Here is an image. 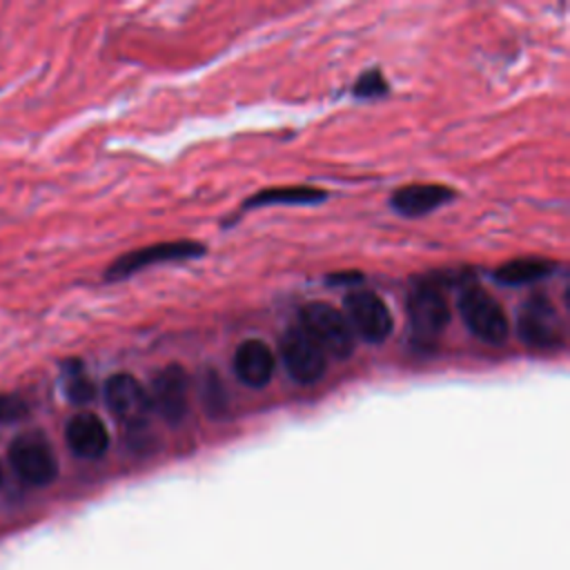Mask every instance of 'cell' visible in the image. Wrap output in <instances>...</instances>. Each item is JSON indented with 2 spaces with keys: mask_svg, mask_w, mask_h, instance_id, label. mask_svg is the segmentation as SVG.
I'll list each match as a JSON object with an SVG mask.
<instances>
[{
  "mask_svg": "<svg viewBox=\"0 0 570 570\" xmlns=\"http://www.w3.org/2000/svg\"><path fill=\"white\" fill-rule=\"evenodd\" d=\"M298 327L321 347L325 356L350 358L354 352V332L345 316L327 305L312 301L298 312Z\"/></svg>",
  "mask_w": 570,
  "mask_h": 570,
  "instance_id": "obj_1",
  "label": "cell"
},
{
  "mask_svg": "<svg viewBox=\"0 0 570 570\" xmlns=\"http://www.w3.org/2000/svg\"><path fill=\"white\" fill-rule=\"evenodd\" d=\"M459 312L468 330L483 343L499 345L508 338L510 323L503 307L481 287H468L459 296Z\"/></svg>",
  "mask_w": 570,
  "mask_h": 570,
  "instance_id": "obj_2",
  "label": "cell"
},
{
  "mask_svg": "<svg viewBox=\"0 0 570 570\" xmlns=\"http://www.w3.org/2000/svg\"><path fill=\"white\" fill-rule=\"evenodd\" d=\"M9 463L29 485H47L58 476V459L49 441L38 432L20 434L11 441Z\"/></svg>",
  "mask_w": 570,
  "mask_h": 570,
  "instance_id": "obj_3",
  "label": "cell"
},
{
  "mask_svg": "<svg viewBox=\"0 0 570 570\" xmlns=\"http://www.w3.org/2000/svg\"><path fill=\"white\" fill-rule=\"evenodd\" d=\"M278 354L287 374L296 383H316L325 374L327 356L298 325L281 334Z\"/></svg>",
  "mask_w": 570,
  "mask_h": 570,
  "instance_id": "obj_4",
  "label": "cell"
},
{
  "mask_svg": "<svg viewBox=\"0 0 570 570\" xmlns=\"http://www.w3.org/2000/svg\"><path fill=\"white\" fill-rule=\"evenodd\" d=\"M105 403L111 414L129 428H142L154 410L149 392L140 385L136 376L127 372H118L107 379Z\"/></svg>",
  "mask_w": 570,
  "mask_h": 570,
  "instance_id": "obj_5",
  "label": "cell"
},
{
  "mask_svg": "<svg viewBox=\"0 0 570 570\" xmlns=\"http://www.w3.org/2000/svg\"><path fill=\"white\" fill-rule=\"evenodd\" d=\"M345 321L354 334L367 343H381L392 332V314L374 292H352L343 301Z\"/></svg>",
  "mask_w": 570,
  "mask_h": 570,
  "instance_id": "obj_6",
  "label": "cell"
},
{
  "mask_svg": "<svg viewBox=\"0 0 570 570\" xmlns=\"http://www.w3.org/2000/svg\"><path fill=\"white\" fill-rule=\"evenodd\" d=\"M205 249L200 243H194V240H169V243H156V245H149V247H140V249H134V252H127L122 254L120 258H116L105 278L107 281H122L149 265H156V263H171V261H185V258H196L200 256Z\"/></svg>",
  "mask_w": 570,
  "mask_h": 570,
  "instance_id": "obj_7",
  "label": "cell"
},
{
  "mask_svg": "<svg viewBox=\"0 0 570 570\" xmlns=\"http://www.w3.org/2000/svg\"><path fill=\"white\" fill-rule=\"evenodd\" d=\"M412 336L434 341L450 323V307L436 285H416L407 296Z\"/></svg>",
  "mask_w": 570,
  "mask_h": 570,
  "instance_id": "obj_8",
  "label": "cell"
},
{
  "mask_svg": "<svg viewBox=\"0 0 570 570\" xmlns=\"http://www.w3.org/2000/svg\"><path fill=\"white\" fill-rule=\"evenodd\" d=\"M519 336L539 350H554L563 345V323L546 296L537 294L528 298L519 316Z\"/></svg>",
  "mask_w": 570,
  "mask_h": 570,
  "instance_id": "obj_9",
  "label": "cell"
},
{
  "mask_svg": "<svg viewBox=\"0 0 570 570\" xmlns=\"http://www.w3.org/2000/svg\"><path fill=\"white\" fill-rule=\"evenodd\" d=\"M149 399L151 407L158 410L167 423L183 421L189 407V376L185 367L171 363L154 374Z\"/></svg>",
  "mask_w": 570,
  "mask_h": 570,
  "instance_id": "obj_10",
  "label": "cell"
},
{
  "mask_svg": "<svg viewBox=\"0 0 570 570\" xmlns=\"http://www.w3.org/2000/svg\"><path fill=\"white\" fill-rule=\"evenodd\" d=\"M65 439L69 450L80 459H98L109 448V432L100 416L91 412H78L67 421Z\"/></svg>",
  "mask_w": 570,
  "mask_h": 570,
  "instance_id": "obj_11",
  "label": "cell"
},
{
  "mask_svg": "<svg viewBox=\"0 0 570 570\" xmlns=\"http://www.w3.org/2000/svg\"><path fill=\"white\" fill-rule=\"evenodd\" d=\"M276 358L267 343L258 338L243 341L234 352V374L247 387H265L272 381Z\"/></svg>",
  "mask_w": 570,
  "mask_h": 570,
  "instance_id": "obj_12",
  "label": "cell"
},
{
  "mask_svg": "<svg viewBox=\"0 0 570 570\" xmlns=\"http://www.w3.org/2000/svg\"><path fill=\"white\" fill-rule=\"evenodd\" d=\"M454 198V191L445 185H432V183H416V185H405L396 189L390 198V205L401 214V216H425L441 205L450 203Z\"/></svg>",
  "mask_w": 570,
  "mask_h": 570,
  "instance_id": "obj_13",
  "label": "cell"
},
{
  "mask_svg": "<svg viewBox=\"0 0 570 570\" xmlns=\"http://www.w3.org/2000/svg\"><path fill=\"white\" fill-rule=\"evenodd\" d=\"M554 272V263L546 261V258H514L503 263L497 272H494V281L503 283V285H525V283H534L541 281L546 276H550Z\"/></svg>",
  "mask_w": 570,
  "mask_h": 570,
  "instance_id": "obj_14",
  "label": "cell"
},
{
  "mask_svg": "<svg viewBox=\"0 0 570 570\" xmlns=\"http://www.w3.org/2000/svg\"><path fill=\"white\" fill-rule=\"evenodd\" d=\"M325 200V191L314 187H272L254 194L245 207H265V205H309Z\"/></svg>",
  "mask_w": 570,
  "mask_h": 570,
  "instance_id": "obj_15",
  "label": "cell"
},
{
  "mask_svg": "<svg viewBox=\"0 0 570 570\" xmlns=\"http://www.w3.org/2000/svg\"><path fill=\"white\" fill-rule=\"evenodd\" d=\"M62 385H65L67 399L73 403H87L96 394V387L91 379L85 374L80 361H67L62 365Z\"/></svg>",
  "mask_w": 570,
  "mask_h": 570,
  "instance_id": "obj_16",
  "label": "cell"
},
{
  "mask_svg": "<svg viewBox=\"0 0 570 570\" xmlns=\"http://www.w3.org/2000/svg\"><path fill=\"white\" fill-rule=\"evenodd\" d=\"M387 91V82L385 78L381 76L379 69H370L365 71L356 82H354V94L361 96V98H374V96H381Z\"/></svg>",
  "mask_w": 570,
  "mask_h": 570,
  "instance_id": "obj_17",
  "label": "cell"
},
{
  "mask_svg": "<svg viewBox=\"0 0 570 570\" xmlns=\"http://www.w3.org/2000/svg\"><path fill=\"white\" fill-rule=\"evenodd\" d=\"M27 403L18 394H0V425L16 423L27 416Z\"/></svg>",
  "mask_w": 570,
  "mask_h": 570,
  "instance_id": "obj_18",
  "label": "cell"
},
{
  "mask_svg": "<svg viewBox=\"0 0 570 570\" xmlns=\"http://www.w3.org/2000/svg\"><path fill=\"white\" fill-rule=\"evenodd\" d=\"M0 483H2V465H0Z\"/></svg>",
  "mask_w": 570,
  "mask_h": 570,
  "instance_id": "obj_19",
  "label": "cell"
}]
</instances>
